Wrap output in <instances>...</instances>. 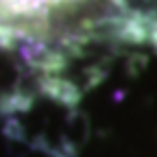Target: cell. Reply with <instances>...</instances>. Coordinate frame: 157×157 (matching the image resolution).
Listing matches in <instances>:
<instances>
[{
  "instance_id": "obj_1",
  "label": "cell",
  "mask_w": 157,
  "mask_h": 157,
  "mask_svg": "<svg viewBox=\"0 0 157 157\" xmlns=\"http://www.w3.org/2000/svg\"><path fill=\"white\" fill-rule=\"evenodd\" d=\"M142 29L129 0H0V46L33 57L137 39Z\"/></svg>"
}]
</instances>
